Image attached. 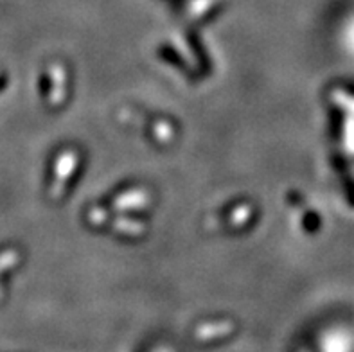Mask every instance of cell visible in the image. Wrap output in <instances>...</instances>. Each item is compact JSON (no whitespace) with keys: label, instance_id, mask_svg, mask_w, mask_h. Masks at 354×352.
Wrapping results in <instances>:
<instances>
[{"label":"cell","instance_id":"1","mask_svg":"<svg viewBox=\"0 0 354 352\" xmlns=\"http://www.w3.org/2000/svg\"><path fill=\"white\" fill-rule=\"evenodd\" d=\"M347 44H349L351 50L354 53V20L349 24V27H347Z\"/></svg>","mask_w":354,"mask_h":352}]
</instances>
